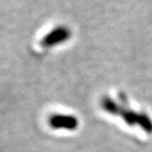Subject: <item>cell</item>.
Listing matches in <instances>:
<instances>
[{"mask_svg": "<svg viewBox=\"0 0 152 152\" xmlns=\"http://www.w3.org/2000/svg\"><path fill=\"white\" fill-rule=\"evenodd\" d=\"M122 118L124 120V122L129 125H135L137 123V113L131 110V109H123V113H122Z\"/></svg>", "mask_w": 152, "mask_h": 152, "instance_id": "5b68a950", "label": "cell"}, {"mask_svg": "<svg viewBox=\"0 0 152 152\" xmlns=\"http://www.w3.org/2000/svg\"><path fill=\"white\" fill-rule=\"evenodd\" d=\"M137 125L147 133H152V121L145 113H137Z\"/></svg>", "mask_w": 152, "mask_h": 152, "instance_id": "277c9868", "label": "cell"}, {"mask_svg": "<svg viewBox=\"0 0 152 152\" xmlns=\"http://www.w3.org/2000/svg\"><path fill=\"white\" fill-rule=\"evenodd\" d=\"M71 33L66 27L59 26V27L53 28L51 32H49L41 41V44L43 46H53L56 44L63 43L70 38Z\"/></svg>", "mask_w": 152, "mask_h": 152, "instance_id": "7a4b0ae2", "label": "cell"}, {"mask_svg": "<svg viewBox=\"0 0 152 152\" xmlns=\"http://www.w3.org/2000/svg\"><path fill=\"white\" fill-rule=\"evenodd\" d=\"M49 124L52 129L55 130H76L79 122L76 116L63 114L51 115L49 118Z\"/></svg>", "mask_w": 152, "mask_h": 152, "instance_id": "6da1fadb", "label": "cell"}, {"mask_svg": "<svg viewBox=\"0 0 152 152\" xmlns=\"http://www.w3.org/2000/svg\"><path fill=\"white\" fill-rule=\"evenodd\" d=\"M102 107H103L107 113L112 115H122L124 107H122L121 105L116 103L115 100H113L109 97H104L102 99Z\"/></svg>", "mask_w": 152, "mask_h": 152, "instance_id": "3957f363", "label": "cell"}]
</instances>
